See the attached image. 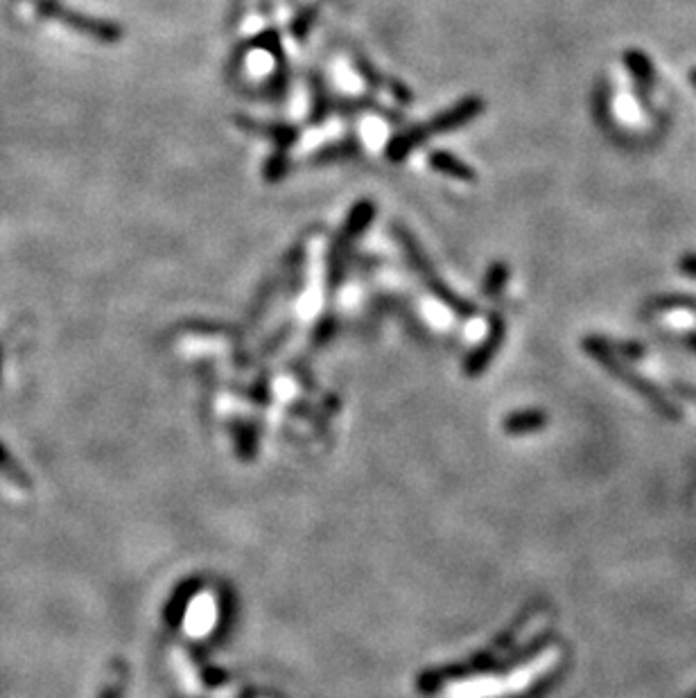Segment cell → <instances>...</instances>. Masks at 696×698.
Segmentation results:
<instances>
[{
  "label": "cell",
  "instance_id": "obj_17",
  "mask_svg": "<svg viewBox=\"0 0 696 698\" xmlns=\"http://www.w3.org/2000/svg\"><path fill=\"white\" fill-rule=\"evenodd\" d=\"M678 269H681L683 276L696 278V253H685L681 263H678Z\"/></svg>",
  "mask_w": 696,
  "mask_h": 698
},
{
  "label": "cell",
  "instance_id": "obj_7",
  "mask_svg": "<svg viewBox=\"0 0 696 698\" xmlns=\"http://www.w3.org/2000/svg\"><path fill=\"white\" fill-rule=\"evenodd\" d=\"M238 125L240 127H245L247 132H254V134H265L272 138V141H276L281 147H290L297 143V136L299 132L294 127H287V125H274V122H269V125H263V122H258V120H249V118H238Z\"/></svg>",
  "mask_w": 696,
  "mask_h": 698
},
{
  "label": "cell",
  "instance_id": "obj_13",
  "mask_svg": "<svg viewBox=\"0 0 696 698\" xmlns=\"http://www.w3.org/2000/svg\"><path fill=\"white\" fill-rule=\"evenodd\" d=\"M373 220V204L369 202H362L353 208V213L351 217H348V224H346V231L355 235V233H360L367 229V224Z\"/></svg>",
  "mask_w": 696,
  "mask_h": 698
},
{
  "label": "cell",
  "instance_id": "obj_14",
  "mask_svg": "<svg viewBox=\"0 0 696 698\" xmlns=\"http://www.w3.org/2000/svg\"><path fill=\"white\" fill-rule=\"evenodd\" d=\"M287 172V159L283 154H276L265 165V179L267 181H281Z\"/></svg>",
  "mask_w": 696,
  "mask_h": 698
},
{
  "label": "cell",
  "instance_id": "obj_21",
  "mask_svg": "<svg viewBox=\"0 0 696 698\" xmlns=\"http://www.w3.org/2000/svg\"><path fill=\"white\" fill-rule=\"evenodd\" d=\"M694 698H696V696H694Z\"/></svg>",
  "mask_w": 696,
  "mask_h": 698
},
{
  "label": "cell",
  "instance_id": "obj_11",
  "mask_svg": "<svg viewBox=\"0 0 696 698\" xmlns=\"http://www.w3.org/2000/svg\"><path fill=\"white\" fill-rule=\"evenodd\" d=\"M669 310H690L696 312V296L687 294H660L649 299L645 312H669Z\"/></svg>",
  "mask_w": 696,
  "mask_h": 698
},
{
  "label": "cell",
  "instance_id": "obj_3",
  "mask_svg": "<svg viewBox=\"0 0 696 698\" xmlns=\"http://www.w3.org/2000/svg\"><path fill=\"white\" fill-rule=\"evenodd\" d=\"M486 109V104L482 98H464L461 102H457L455 107L446 109L443 113H439L437 118L432 120V125L428 132L434 134H446V132H455V129H461L468 122H473L477 116H482Z\"/></svg>",
  "mask_w": 696,
  "mask_h": 698
},
{
  "label": "cell",
  "instance_id": "obj_15",
  "mask_svg": "<svg viewBox=\"0 0 696 698\" xmlns=\"http://www.w3.org/2000/svg\"><path fill=\"white\" fill-rule=\"evenodd\" d=\"M611 348L620 357H626V360H640V357L645 355V346L635 344V342H617V344H611Z\"/></svg>",
  "mask_w": 696,
  "mask_h": 698
},
{
  "label": "cell",
  "instance_id": "obj_10",
  "mask_svg": "<svg viewBox=\"0 0 696 698\" xmlns=\"http://www.w3.org/2000/svg\"><path fill=\"white\" fill-rule=\"evenodd\" d=\"M425 138H428V129H423V127H412V129H407L405 134H400L398 138H394L389 145V159L391 161H403L407 154H410L414 147H419L425 143Z\"/></svg>",
  "mask_w": 696,
  "mask_h": 698
},
{
  "label": "cell",
  "instance_id": "obj_5",
  "mask_svg": "<svg viewBox=\"0 0 696 698\" xmlns=\"http://www.w3.org/2000/svg\"><path fill=\"white\" fill-rule=\"evenodd\" d=\"M57 10H59V7H57ZM59 12H62V10H59ZM59 19L71 25V28H77L80 32L89 34V37H95V39L107 41V43L118 41L120 37H123V32H120L118 25H113V23L84 19V16H75L71 12H62V14H59Z\"/></svg>",
  "mask_w": 696,
  "mask_h": 698
},
{
  "label": "cell",
  "instance_id": "obj_2",
  "mask_svg": "<svg viewBox=\"0 0 696 698\" xmlns=\"http://www.w3.org/2000/svg\"><path fill=\"white\" fill-rule=\"evenodd\" d=\"M398 235H400V238H403L405 247H407V253H410V258H412L414 267L419 269V272L425 276V281L430 283L432 290L437 292V294L441 296V299L450 305V308H455L459 314H464V317H471V314H475V312H477V310H475V305H468L466 301H461L457 294H452V292H448V290H446V287H443V283L439 281V276H434V272H432V269H430V265L425 263L423 253H421L419 249H416L414 240L410 238V235L405 233V229H398Z\"/></svg>",
  "mask_w": 696,
  "mask_h": 698
},
{
  "label": "cell",
  "instance_id": "obj_18",
  "mask_svg": "<svg viewBox=\"0 0 696 698\" xmlns=\"http://www.w3.org/2000/svg\"><path fill=\"white\" fill-rule=\"evenodd\" d=\"M674 389L681 394L683 398L687 400H692V403H696V387L692 385H685V382H674Z\"/></svg>",
  "mask_w": 696,
  "mask_h": 698
},
{
  "label": "cell",
  "instance_id": "obj_4",
  "mask_svg": "<svg viewBox=\"0 0 696 698\" xmlns=\"http://www.w3.org/2000/svg\"><path fill=\"white\" fill-rule=\"evenodd\" d=\"M624 66L635 82V91L642 98V102H649V93L656 89V68L651 64V59L645 52L638 48H629L624 52Z\"/></svg>",
  "mask_w": 696,
  "mask_h": 698
},
{
  "label": "cell",
  "instance_id": "obj_8",
  "mask_svg": "<svg viewBox=\"0 0 696 698\" xmlns=\"http://www.w3.org/2000/svg\"><path fill=\"white\" fill-rule=\"evenodd\" d=\"M502 337H504V321H502L500 314H493L489 335H486V342H484V346L475 353V357L471 360V369L473 371L482 369V366L491 360V355L498 351L500 344H502Z\"/></svg>",
  "mask_w": 696,
  "mask_h": 698
},
{
  "label": "cell",
  "instance_id": "obj_20",
  "mask_svg": "<svg viewBox=\"0 0 696 698\" xmlns=\"http://www.w3.org/2000/svg\"><path fill=\"white\" fill-rule=\"evenodd\" d=\"M690 82H692V86L696 89V68H692V71H690Z\"/></svg>",
  "mask_w": 696,
  "mask_h": 698
},
{
  "label": "cell",
  "instance_id": "obj_9",
  "mask_svg": "<svg viewBox=\"0 0 696 698\" xmlns=\"http://www.w3.org/2000/svg\"><path fill=\"white\" fill-rule=\"evenodd\" d=\"M547 423H550V416L545 412H541V409H529V412L509 416L504 427H507V432L511 434H529V432H538Z\"/></svg>",
  "mask_w": 696,
  "mask_h": 698
},
{
  "label": "cell",
  "instance_id": "obj_16",
  "mask_svg": "<svg viewBox=\"0 0 696 698\" xmlns=\"http://www.w3.org/2000/svg\"><path fill=\"white\" fill-rule=\"evenodd\" d=\"M312 21H315V10H310V12H303V14L299 16V19H297V21H294V25H292V30H294V34H297V37H299V39H303V37H306V34L310 32V25H312Z\"/></svg>",
  "mask_w": 696,
  "mask_h": 698
},
{
  "label": "cell",
  "instance_id": "obj_12",
  "mask_svg": "<svg viewBox=\"0 0 696 698\" xmlns=\"http://www.w3.org/2000/svg\"><path fill=\"white\" fill-rule=\"evenodd\" d=\"M511 276V269L504 263H493L489 267V274L484 278V294L486 296H498L502 292V287L507 285Z\"/></svg>",
  "mask_w": 696,
  "mask_h": 698
},
{
  "label": "cell",
  "instance_id": "obj_1",
  "mask_svg": "<svg viewBox=\"0 0 696 698\" xmlns=\"http://www.w3.org/2000/svg\"><path fill=\"white\" fill-rule=\"evenodd\" d=\"M584 348H586V353L593 357V360L602 364L608 373H613L617 380L624 382V385L629 389H633L640 398H645L660 416L669 418V421H681L683 418L681 407L672 403V400L663 394V389H658L654 382L642 378L640 373H635L633 369H629V366L622 362V357L613 351L611 344H608L604 337H597V335L586 337Z\"/></svg>",
  "mask_w": 696,
  "mask_h": 698
},
{
  "label": "cell",
  "instance_id": "obj_6",
  "mask_svg": "<svg viewBox=\"0 0 696 698\" xmlns=\"http://www.w3.org/2000/svg\"><path fill=\"white\" fill-rule=\"evenodd\" d=\"M430 165L434 170H439L441 174H446L450 179L457 181H466L471 183L477 179V172L471 168V165H466L461 159H457L455 154H450L446 150H437L430 154Z\"/></svg>",
  "mask_w": 696,
  "mask_h": 698
},
{
  "label": "cell",
  "instance_id": "obj_19",
  "mask_svg": "<svg viewBox=\"0 0 696 698\" xmlns=\"http://www.w3.org/2000/svg\"><path fill=\"white\" fill-rule=\"evenodd\" d=\"M681 342H683L687 348H690V351L696 353V330H694V333H685V335L681 337Z\"/></svg>",
  "mask_w": 696,
  "mask_h": 698
}]
</instances>
